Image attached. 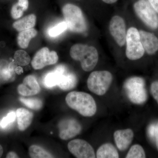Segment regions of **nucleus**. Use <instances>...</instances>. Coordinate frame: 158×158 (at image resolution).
Wrapping results in <instances>:
<instances>
[{
	"instance_id": "obj_17",
	"label": "nucleus",
	"mask_w": 158,
	"mask_h": 158,
	"mask_svg": "<svg viewBox=\"0 0 158 158\" xmlns=\"http://www.w3.org/2000/svg\"><path fill=\"white\" fill-rule=\"evenodd\" d=\"M19 129L24 131L31 125L34 117V114L27 109L20 108L16 111Z\"/></svg>"
},
{
	"instance_id": "obj_27",
	"label": "nucleus",
	"mask_w": 158,
	"mask_h": 158,
	"mask_svg": "<svg viewBox=\"0 0 158 158\" xmlns=\"http://www.w3.org/2000/svg\"><path fill=\"white\" fill-rule=\"evenodd\" d=\"M16 117V113L14 111L9 112L7 116L3 117L0 120V128L2 129L6 128L11 123L14 122Z\"/></svg>"
},
{
	"instance_id": "obj_26",
	"label": "nucleus",
	"mask_w": 158,
	"mask_h": 158,
	"mask_svg": "<svg viewBox=\"0 0 158 158\" xmlns=\"http://www.w3.org/2000/svg\"><path fill=\"white\" fill-rule=\"evenodd\" d=\"M68 28L67 24L65 22L59 23L55 27L51 28L48 30V34L50 37H57Z\"/></svg>"
},
{
	"instance_id": "obj_28",
	"label": "nucleus",
	"mask_w": 158,
	"mask_h": 158,
	"mask_svg": "<svg viewBox=\"0 0 158 158\" xmlns=\"http://www.w3.org/2000/svg\"><path fill=\"white\" fill-rule=\"evenodd\" d=\"M23 10L22 9L18 3L15 4L11 9V17L14 19H17L22 16L23 13Z\"/></svg>"
},
{
	"instance_id": "obj_13",
	"label": "nucleus",
	"mask_w": 158,
	"mask_h": 158,
	"mask_svg": "<svg viewBox=\"0 0 158 158\" xmlns=\"http://www.w3.org/2000/svg\"><path fill=\"white\" fill-rule=\"evenodd\" d=\"M116 146L121 151L126 150L131 144L134 137V133L131 129L119 130L113 135Z\"/></svg>"
},
{
	"instance_id": "obj_21",
	"label": "nucleus",
	"mask_w": 158,
	"mask_h": 158,
	"mask_svg": "<svg viewBox=\"0 0 158 158\" xmlns=\"http://www.w3.org/2000/svg\"><path fill=\"white\" fill-rule=\"evenodd\" d=\"M37 34V30L34 28L21 31L17 37L18 44L21 48H27L31 40L36 37Z\"/></svg>"
},
{
	"instance_id": "obj_18",
	"label": "nucleus",
	"mask_w": 158,
	"mask_h": 158,
	"mask_svg": "<svg viewBox=\"0 0 158 158\" xmlns=\"http://www.w3.org/2000/svg\"><path fill=\"white\" fill-rule=\"evenodd\" d=\"M77 83V78L73 73L69 71L68 69L62 73L58 86L63 90L73 89Z\"/></svg>"
},
{
	"instance_id": "obj_16",
	"label": "nucleus",
	"mask_w": 158,
	"mask_h": 158,
	"mask_svg": "<svg viewBox=\"0 0 158 158\" xmlns=\"http://www.w3.org/2000/svg\"><path fill=\"white\" fill-rule=\"evenodd\" d=\"M15 65L5 60L0 59V83H7L14 81L15 78Z\"/></svg>"
},
{
	"instance_id": "obj_7",
	"label": "nucleus",
	"mask_w": 158,
	"mask_h": 158,
	"mask_svg": "<svg viewBox=\"0 0 158 158\" xmlns=\"http://www.w3.org/2000/svg\"><path fill=\"white\" fill-rule=\"evenodd\" d=\"M136 14L146 25L153 29L158 27V16L148 0H138L134 5Z\"/></svg>"
},
{
	"instance_id": "obj_24",
	"label": "nucleus",
	"mask_w": 158,
	"mask_h": 158,
	"mask_svg": "<svg viewBox=\"0 0 158 158\" xmlns=\"http://www.w3.org/2000/svg\"><path fill=\"white\" fill-rule=\"evenodd\" d=\"M19 100L26 106L32 110H38L42 107V101L39 98L20 97Z\"/></svg>"
},
{
	"instance_id": "obj_19",
	"label": "nucleus",
	"mask_w": 158,
	"mask_h": 158,
	"mask_svg": "<svg viewBox=\"0 0 158 158\" xmlns=\"http://www.w3.org/2000/svg\"><path fill=\"white\" fill-rule=\"evenodd\" d=\"M36 22V16L34 14L29 15L13 23V28L19 32L33 28Z\"/></svg>"
},
{
	"instance_id": "obj_25",
	"label": "nucleus",
	"mask_w": 158,
	"mask_h": 158,
	"mask_svg": "<svg viewBox=\"0 0 158 158\" xmlns=\"http://www.w3.org/2000/svg\"><path fill=\"white\" fill-rule=\"evenodd\" d=\"M146 157L144 149L141 145L135 144L131 148L126 158H144Z\"/></svg>"
},
{
	"instance_id": "obj_6",
	"label": "nucleus",
	"mask_w": 158,
	"mask_h": 158,
	"mask_svg": "<svg viewBox=\"0 0 158 158\" xmlns=\"http://www.w3.org/2000/svg\"><path fill=\"white\" fill-rule=\"evenodd\" d=\"M126 55L131 60H136L143 56L144 50L140 40L139 31L136 28H130L127 33Z\"/></svg>"
},
{
	"instance_id": "obj_32",
	"label": "nucleus",
	"mask_w": 158,
	"mask_h": 158,
	"mask_svg": "<svg viewBox=\"0 0 158 158\" xmlns=\"http://www.w3.org/2000/svg\"><path fill=\"white\" fill-rule=\"evenodd\" d=\"M150 5L158 13V0H148Z\"/></svg>"
},
{
	"instance_id": "obj_31",
	"label": "nucleus",
	"mask_w": 158,
	"mask_h": 158,
	"mask_svg": "<svg viewBox=\"0 0 158 158\" xmlns=\"http://www.w3.org/2000/svg\"><path fill=\"white\" fill-rule=\"evenodd\" d=\"M17 3L24 11H26L28 8V0H18Z\"/></svg>"
},
{
	"instance_id": "obj_34",
	"label": "nucleus",
	"mask_w": 158,
	"mask_h": 158,
	"mask_svg": "<svg viewBox=\"0 0 158 158\" xmlns=\"http://www.w3.org/2000/svg\"><path fill=\"white\" fill-rule=\"evenodd\" d=\"M156 141L157 148L158 151V123L156 125Z\"/></svg>"
},
{
	"instance_id": "obj_15",
	"label": "nucleus",
	"mask_w": 158,
	"mask_h": 158,
	"mask_svg": "<svg viewBox=\"0 0 158 158\" xmlns=\"http://www.w3.org/2000/svg\"><path fill=\"white\" fill-rule=\"evenodd\" d=\"M67 68L65 65H58L54 70L46 74L43 79V83L45 88H52L58 86L62 74Z\"/></svg>"
},
{
	"instance_id": "obj_12",
	"label": "nucleus",
	"mask_w": 158,
	"mask_h": 158,
	"mask_svg": "<svg viewBox=\"0 0 158 158\" xmlns=\"http://www.w3.org/2000/svg\"><path fill=\"white\" fill-rule=\"evenodd\" d=\"M40 88L36 77L33 75L26 77L22 84L17 88L18 93L23 96H31L39 93Z\"/></svg>"
},
{
	"instance_id": "obj_8",
	"label": "nucleus",
	"mask_w": 158,
	"mask_h": 158,
	"mask_svg": "<svg viewBox=\"0 0 158 158\" xmlns=\"http://www.w3.org/2000/svg\"><path fill=\"white\" fill-rule=\"evenodd\" d=\"M59 57L55 51H50L48 48L40 49L35 54L31 62L33 68L40 69L47 65H53L58 62Z\"/></svg>"
},
{
	"instance_id": "obj_29",
	"label": "nucleus",
	"mask_w": 158,
	"mask_h": 158,
	"mask_svg": "<svg viewBox=\"0 0 158 158\" xmlns=\"http://www.w3.org/2000/svg\"><path fill=\"white\" fill-rule=\"evenodd\" d=\"M152 94L158 104V81L154 82L151 87Z\"/></svg>"
},
{
	"instance_id": "obj_22",
	"label": "nucleus",
	"mask_w": 158,
	"mask_h": 158,
	"mask_svg": "<svg viewBox=\"0 0 158 158\" xmlns=\"http://www.w3.org/2000/svg\"><path fill=\"white\" fill-rule=\"evenodd\" d=\"M29 155L33 158H50L54 157L39 145H32L29 148Z\"/></svg>"
},
{
	"instance_id": "obj_2",
	"label": "nucleus",
	"mask_w": 158,
	"mask_h": 158,
	"mask_svg": "<svg viewBox=\"0 0 158 158\" xmlns=\"http://www.w3.org/2000/svg\"><path fill=\"white\" fill-rule=\"evenodd\" d=\"M70 55L74 60L80 61L82 69L86 72L93 70L97 64L98 54L94 47L77 44L72 47Z\"/></svg>"
},
{
	"instance_id": "obj_10",
	"label": "nucleus",
	"mask_w": 158,
	"mask_h": 158,
	"mask_svg": "<svg viewBox=\"0 0 158 158\" xmlns=\"http://www.w3.org/2000/svg\"><path fill=\"white\" fill-rule=\"evenodd\" d=\"M69 151L77 158L96 157L93 147L87 141L82 139L72 140L68 144Z\"/></svg>"
},
{
	"instance_id": "obj_36",
	"label": "nucleus",
	"mask_w": 158,
	"mask_h": 158,
	"mask_svg": "<svg viewBox=\"0 0 158 158\" xmlns=\"http://www.w3.org/2000/svg\"><path fill=\"white\" fill-rule=\"evenodd\" d=\"M104 2L108 4H112L116 2L118 0H102Z\"/></svg>"
},
{
	"instance_id": "obj_20",
	"label": "nucleus",
	"mask_w": 158,
	"mask_h": 158,
	"mask_svg": "<svg viewBox=\"0 0 158 158\" xmlns=\"http://www.w3.org/2000/svg\"><path fill=\"white\" fill-rule=\"evenodd\" d=\"M98 158H118L119 155L116 148L111 143H106L101 145L97 151Z\"/></svg>"
},
{
	"instance_id": "obj_5",
	"label": "nucleus",
	"mask_w": 158,
	"mask_h": 158,
	"mask_svg": "<svg viewBox=\"0 0 158 158\" xmlns=\"http://www.w3.org/2000/svg\"><path fill=\"white\" fill-rule=\"evenodd\" d=\"M113 75L108 71H96L90 74L87 81L88 89L99 96L106 94L113 81Z\"/></svg>"
},
{
	"instance_id": "obj_4",
	"label": "nucleus",
	"mask_w": 158,
	"mask_h": 158,
	"mask_svg": "<svg viewBox=\"0 0 158 158\" xmlns=\"http://www.w3.org/2000/svg\"><path fill=\"white\" fill-rule=\"evenodd\" d=\"M127 95L131 102L135 104L144 103L147 99V93L144 79L140 77L128 79L123 85Z\"/></svg>"
},
{
	"instance_id": "obj_1",
	"label": "nucleus",
	"mask_w": 158,
	"mask_h": 158,
	"mask_svg": "<svg viewBox=\"0 0 158 158\" xmlns=\"http://www.w3.org/2000/svg\"><path fill=\"white\" fill-rule=\"evenodd\" d=\"M65 102L69 107L85 117H91L96 113V102L86 92H71L66 95Z\"/></svg>"
},
{
	"instance_id": "obj_35",
	"label": "nucleus",
	"mask_w": 158,
	"mask_h": 158,
	"mask_svg": "<svg viewBox=\"0 0 158 158\" xmlns=\"http://www.w3.org/2000/svg\"><path fill=\"white\" fill-rule=\"evenodd\" d=\"M15 72L18 75L21 74L23 72V68L21 66H18L15 69Z\"/></svg>"
},
{
	"instance_id": "obj_30",
	"label": "nucleus",
	"mask_w": 158,
	"mask_h": 158,
	"mask_svg": "<svg viewBox=\"0 0 158 158\" xmlns=\"http://www.w3.org/2000/svg\"><path fill=\"white\" fill-rule=\"evenodd\" d=\"M156 127L155 124H152L149 126L148 128V134L150 138L153 140L156 139Z\"/></svg>"
},
{
	"instance_id": "obj_37",
	"label": "nucleus",
	"mask_w": 158,
	"mask_h": 158,
	"mask_svg": "<svg viewBox=\"0 0 158 158\" xmlns=\"http://www.w3.org/2000/svg\"><path fill=\"white\" fill-rule=\"evenodd\" d=\"M3 153V148L2 147V145H0V158L2 156Z\"/></svg>"
},
{
	"instance_id": "obj_23",
	"label": "nucleus",
	"mask_w": 158,
	"mask_h": 158,
	"mask_svg": "<svg viewBox=\"0 0 158 158\" xmlns=\"http://www.w3.org/2000/svg\"><path fill=\"white\" fill-rule=\"evenodd\" d=\"M14 59L18 65L26 66L28 65L31 61V57L26 51L19 50L16 51L14 54Z\"/></svg>"
},
{
	"instance_id": "obj_14",
	"label": "nucleus",
	"mask_w": 158,
	"mask_h": 158,
	"mask_svg": "<svg viewBox=\"0 0 158 158\" xmlns=\"http://www.w3.org/2000/svg\"><path fill=\"white\" fill-rule=\"evenodd\" d=\"M140 40L144 51L149 55L158 50V39L154 34L143 31H139Z\"/></svg>"
},
{
	"instance_id": "obj_11",
	"label": "nucleus",
	"mask_w": 158,
	"mask_h": 158,
	"mask_svg": "<svg viewBox=\"0 0 158 158\" xmlns=\"http://www.w3.org/2000/svg\"><path fill=\"white\" fill-rule=\"evenodd\" d=\"M110 31L112 37L118 46L124 45L126 40V30L124 19L120 16L115 15L110 20Z\"/></svg>"
},
{
	"instance_id": "obj_3",
	"label": "nucleus",
	"mask_w": 158,
	"mask_h": 158,
	"mask_svg": "<svg viewBox=\"0 0 158 158\" xmlns=\"http://www.w3.org/2000/svg\"><path fill=\"white\" fill-rule=\"evenodd\" d=\"M62 13L67 27L72 32L82 33L87 30V24L82 10L79 7L72 4L63 6Z\"/></svg>"
},
{
	"instance_id": "obj_33",
	"label": "nucleus",
	"mask_w": 158,
	"mask_h": 158,
	"mask_svg": "<svg viewBox=\"0 0 158 158\" xmlns=\"http://www.w3.org/2000/svg\"><path fill=\"white\" fill-rule=\"evenodd\" d=\"M6 157L7 158H19V157L16 153L14 152H10L8 153V154L6 156Z\"/></svg>"
},
{
	"instance_id": "obj_9",
	"label": "nucleus",
	"mask_w": 158,
	"mask_h": 158,
	"mask_svg": "<svg viewBox=\"0 0 158 158\" xmlns=\"http://www.w3.org/2000/svg\"><path fill=\"white\" fill-rule=\"evenodd\" d=\"M59 136L61 139L68 140L78 135L81 131V124L73 118H66L59 122L58 124Z\"/></svg>"
}]
</instances>
